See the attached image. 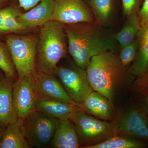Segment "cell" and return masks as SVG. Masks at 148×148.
Masks as SVG:
<instances>
[{"mask_svg": "<svg viewBox=\"0 0 148 148\" xmlns=\"http://www.w3.org/2000/svg\"><path fill=\"white\" fill-rule=\"evenodd\" d=\"M92 23L64 24L68 50L77 66L86 70L91 58L101 53L115 52L116 41Z\"/></svg>", "mask_w": 148, "mask_h": 148, "instance_id": "obj_1", "label": "cell"}, {"mask_svg": "<svg viewBox=\"0 0 148 148\" xmlns=\"http://www.w3.org/2000/svg\"><path fill=\"white\" fill-rule=\"evenodd\" d=\"M86 71L93 90L111 102L125 83V68L114 52L108 51L93 56Z\"/></svg>", "mask_w": 148, "mask_h": 148, "instance_id": "obj_2", "label": "cell"}, {"mask_svg": "<svg viewBox=\"0 0 148 148\" xmlns=\"http://www.w3.org/2000/svg\"><path fill=\"white\" fill-rule=\"evenodd\" d=\"M68 51L64 24L56 21L46 22L42 26L38 36L35 58L36 71L54 75L58 62Z\"/></svg>", "mask_w": 148, "mask_h": 148, "instance_id": "obj_3", "label": "cell"}, {"mask_svg": "<svg viewBox=\"0 0 148 148\" xmlns=\"http://www.w3.org/2000/svg\"><path fill=\"white\" fill-rule=\"evenodd\" d=\"M71 119L83 148L100 144L115 135L114 121L99 119L83 110L76 113Z\"/></svg>", "mask_w": 148, "mask_h": 148, "instance_id": "obj_4", "label": "cell"}, {"mask_svg": "<svg viewBox=\"0 0 148 148\" xmlns=\"http://www.w3.org/2000/svg\"><path fill=\"white\" fill-rule=\"evenodd\" d=\"M18 77L34 75L38 36L8 34L5 36Z\"/></svg>", "mask_w": 148, "mask_h": 148, "instance_id": "obj_5", "label": "cell"}, {"mask_svg": "<svg viewBox=\"0 0 148 148\" xmlns=\"http://www.w3.org/2000/svg\"><path fill=\"white\" fill-rule=\"evenodd\" d=\"M22 120L25 137L31 148L50 146L59 120L37 110Z\"/></svg>", "mask_w": 148, "mask_h": 148, "instance_id": "obj_6", "label": "cell"}, {"mask_svg": "<svg viewBox=\"0 0 148 148\" xmlns=\"http://www.w3.org/2000/svg\"><path fill=\"white\" fill-rule=\"evenodd\" d=\"M55 75L66 93L76 103L80 104L93 91L88 81L86 70L77 65L57 66Z\"/></svg>", "mask_w": 148, "mask_h": 148, "instance_id": "obj_7", "label": "cell"}, {"mask_svg": "<svg viewBox=\"0 0 148 148\" xmlns=\"http://www.w3.org/2000/svg\"><path fill=\"white\" fill-rule=\"evenodd\" d=\"M115 135L148 142V113L142 107H132L114 121Z\"/></svg>", "mask_w": 148, "mask_h": 148, "instance_id": "obj_8", "label": "cell"}, {"mask_svg": "<svg viewBox=\"0 0 148 148\" xmlns=\"http://www.w3.org/2000/svg\"><path fill=\"white\" fill-rule=\"evenodd\" d=\"M50 21L64 24L92 23L94 16L82 0H53V12Z\"/></svg>", "mask_w": 148, "mask_h": 148, "instance_id": "obj_9", "label": "cell"}, {"mask_svg": "<svg viewBox=\"0 0 148 148\" xmlns=\"http://www.w3.org/2000/svg\"><path fill=\"white\" fill-rule=\"evenodd\" d=\"M14 104L17 117L23 119L36 110L33 75L18 77L12 84Z\"/></svg>", "mask_w": 148, "mask_h": 148, "instance_id": "obj_10", "label": "cell"}, {"mask_svg": "<svg viewBox=\"0 0 148 148\" xmlns=\"http://www.w3.org/2000/svg\"><path fill=\"white\" fill-rule=\"evenodd\" d=\"M33 77L36 97L66 103L79 104L69 97L61 82L54 75H47L36 71Z\"/></svg>", "mask_w": 148, "mask_h": 148, "instance_id": "obj_11", "label": "cell"}, {"mask_svg": "<svg viewBox=\"0 0 148 148\" xmlns=\"http://www.w3.org/2000/svg\"><path fill=\"white\" fill-rule=\"evenodd\" d=\"M137 38L139 48L129 73L137 78L138 84L145 88L148 85V24L141 27Z\"/></svg>", "mask_w": 148, "mask_h": 148, "instance_id": "obj_12", "label": "cell"}, {"mask_svg": "<svg viewBox=\"0 0 148 148\" xmlns=\"http://www.w3.org/2000/svg\"><path fill=\"white\" fill-rule=\"evenodd\" d=\"M80 106L86 112L99 119L112 121L114 118L115 110L112 102L97 91L93 90Z\"/></svg>", "mask_w": 148, "mask_h": 148, "instance_id": "obj_13", "label": "cell"}, {"mask_svg": "<svg viewBox=\"0 0 148 148\" xmlns=\"http://www.w3.org/2000/svg\"><path fill=\"white\" fill-rule=\"evenodd\" d=\"M36 110L58 120L71 119L76 113L82 110L80 104L66 103L36 97Z\"/></svg>", "mask_w": 148, "mask_h": 148, "instance_id": "obj_14", "label": "cell"}, {"mask_svg": "<svg viewBox=\"0 0 148 148\" xmlns=\"http://www.w3.org/2000/svg\"><path fill=\"white\" fill-rule=\"evenodd\" d=\"M53 10V0H43L26 13H20L16 19L29 30L41 27L50 21Z\"/></svg>", "mask_w": 148, "mask_h": 148, "instance_id": "obj_15", "label": "cell"}, {"mask_svg": "<svg viewBox=\"0 0 148 148\" xmlns=\"http://www.w3.org/2000/svg\"><path fill=\"white\" fill-rule=\"evenodd\" d=\"M13 82L0 78V127L5 128L18 118L14 104Z\"/></svg>", "mask_w": 148, "mask_h": 148, "instance_id": "obj_16", "label": "cell"}, {"mask_svg": "<svg viewBox=\"0 0 148 148\" xmlns=\"http://www.w3.org/2000/svg\"><path fill=\"white\" fill-rule=\"evenodd\" d=\"M50 146L54 148L80 147L75 126L71 119L59 121Z\"/></svg>", "mask_w": 148, "mask_h": 148, "instance_id": "obj_17", "label": "cell"}, {"mask_svg": "<svg viewBox=\"0 0 148 148\" xmlns=\"http://www.w3.org/2000/svg\"><path fill=\"white\" fill-rule=\"evenodd\" d=\"M1 148H31L25 137L22 119H17L5 128Z\"/></svg>", "mask_w": 148, "mask_h": 148, "instance_id": "obj_18", "label": "cell"}, {"mask_svg": "<svg viewBox=\"0 0 148 148\" xmlns=\"http://www.w3.org/2000/svg\"><path fill=\"white\" fill-rule=\"evenodd\" d=\"M127 17L122 29L113 36L121 48L136 39L141 28L138 12L132 14Z\"/></svg>", "mask_w": 148, "mask_h": 148, "instance_id": "obj_19", "label": "cell"}, {"mask_svg": "<svg viewBox=\"0 0 148 148\" xmlns=\"http://www.w3.org/2000/svg\"><path fill=\"white\" fill-rule=\"evenodd\" d=\"M145 141L114 135L100 144L88 148H142L145 147Z\"/></svg>", "mask_w": 148, "mask_h": 148, "instance_id": "obj_20", "label": "cell"}, {"mask_svg": "<svg viewBox=\"0 0 148 148\" xmlns=\"http://www.w3.org/2000/svg\"><path fill=\"white\" fill-rule=\"evenodd\" d=\"M0 69L6 77L12 81H16L18 77L10 52L5 42L0 40Z\"/></svg>", "mask_w": 148, "mask_h": 148, "instance_id": "obj_21", "label": "cell"}, {"mask_svg": "<svg viewBox=\"0 0 148 148\" xmlns=\"http://www.w3.org/2000/svg\"><path fill=\"white\" fill-rule=\"evenodd\" d=\"M89 3L99 22L105 24L109 21L112 11L113 0H89Z\"/></svg>", "mask_w": 148, "mask_h": 148, "instance_id": "obj_22", "label": "cell"}, {"mask_svg": "<svg viewBox=\"0 0 148 148\" xmlns=\"http://www.w3.org/2000/svg\"><path fill=\"white\" fill-rule=\"evenodd\" d=\"M21 13L18 9L13 5L8 6V10L6 14L4 21V34L20 33L29 29L21 25L16 19Z\"/></svg>", "mask_w": 148, "mask_h": 148, "instance_id": "obj_23", "label": "cell"}, {"mask_svg": "<svg viewBox=\"0 0 148 148\" xmlns=\"http://www.w3.org/2000/svg\"><path fill=\"white\" fill-rule=\"evenodd\" d=\"M138 48L139 42L138 38L121 48L119 58L125 68L133 63L138 53Z\"/></svg>", "mask_w": 148, "mask_h": 148, "instance_id": "obj_24", "label": "cell"}, {"mask_svg": "<svg viewBox=\"0 0 148 148\" xmlns=\"http://www.w3.org/2000/svg\"><path fill=\"white\" fill-rule=\"evenodd\" d=\"M141 0H122L123 12L126 16H129L138 12L140 8Z\"/></svg>", "mask_w": 148, "mask_h": 148, "instance_id": "obj_25", "label": "cell"}, {"mask_svg": "<svg viewBox=\"0 0 148 148\" xmlns=\"http://www.w3.org/2000/svg\"><path fill=\"white\" fill-rule=\"evenodd\" d=\"M141 27L148 24V0H145L141 8L138 12Z\"/></svg>", "mask_w": 148, "mask_h": 148, "instance_id": "obj_26", "label": "cell"}, {"mask_svg": "<svg viewBox=\"0 0 148 148\" xmlns=\"http://www.w3.org/2000/svg\"><path fill=\"white\" fill-rule=\"evenodd\" d=\"M19 7L28 11L37 5L43 0H17Z\"/></svg>", "mask_w": 148, "mask_h": 148, "instance_id": "obj_27", "label": "cell"}, {"mask_svg": "<svg viewBox=\"0 0 148 148\" xmlns=\"http://www.w3.org/2000/svg\"><path fill=\"white\" fill-rule=\"evenodd\" d=\"M8 6L0 8V35L4 34V21Z\"/></svg>", "mask_w": 148, "mask_h": 148, "instance_id": "obj_28", "label": "cell"}, {"mask_svg": "<svg viewBox=\"0 0 148 148\" xmlns=\"http://www.w3.org/2000/svg\"><path fill=\"white\" fill-rule=\"evenodd\" d=\"M5 128H3V127H0V148H1V147L2 138L3 133Z\"/></svg>", "mask_w": 148, "mask_h": 148, "instance_id": "obj_29", "label": "cell"}, {"mask_svg": "<svg viewBox=\"0 0 148 148\" xmlns=\"http://www.w3.org/2000/svg\"><path fill=\"white\" fill-rule=\"evenodd\" d=\"M8 0H0V8L5 5Z\"/></svg>", "mask_w": 148, "mask_h": 148, "instance_id": "obj_30", "label": "cell"}, {"mask_svg": "<svg viewBox=\"0 0 148 148\" xmlns=\"http://www.w3.org/2000/svg\"><path fill=\"white\" fill-rule=\"evenodd\" d=\"M146 103H147L148 106V96L147 97V98H146Z\"/></svg>", "mask_w": 148, "mask_h": 148, "instance_id": "obj_31", "label": "cell"}, {"mask_svg": "<svg viewBox=\"0 0 148 148\" xmlns=\"http://www.w3.org/2000/svg\"><path fill=\"white\" fill-rule=\"evenodd\" d=\"M147 110L148 113V110Z\"/></svg>", "mask_w": 148, "mask_h": 148, "instance_id": "obj_32", "label": "cell"}, {"mask_svg": "<svg viewBox=\"0 0 148 148\" xmlns=\"http://www.w3.org/2000/svg\"><path fill=\"white\" fill-rule=\"evenodd\" d=\"M141 1H142V0H141Z\"/></svg>", "mask_w": 148, "mask_h": 148, "instance_id": "obj_33", "label": "cell"}]
</instances>
